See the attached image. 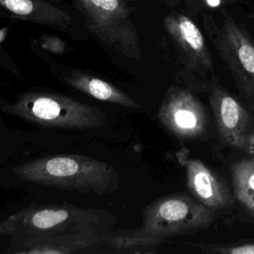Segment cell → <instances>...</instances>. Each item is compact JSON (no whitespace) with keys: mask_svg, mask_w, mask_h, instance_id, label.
I'll list each match as a JSON object with an SVG mask.
<instances>
[{"mask_svg":"<svg viewBox=\"0 0 254 254\" xmlns=\"http://www.w3.org/2000/svg\"><path fill=\"white\" fill-rule=\"evenodd\" d=\"M14 173L22 180L83 193L107 194L118 190L116 169L84 155H52L18 165Z\"/></svg>","mask_w":254,"mask_h":254,"instance_id":"cell-1","label":"cell"},{"mask_svg":"<svg viewBox=\"0 0 254 254\" xmlns=\"http://www.w3.org/2000/svg\"><path fill=\"white\" fill-rule=\"evenodd\" d=\"M115 221V216L103 209L72 204L32 205L3 219L0 236L25 238L85 231L104 235L112 231Z\"/></svg>","mask_w":254,"mask_h":254,"instance_id":"cell-2","label":"cell"},{"mask_svg":"<svg viewBox=\"0 0 254 254\" xmlns=\"http://www.w3.org/2000/svg\"><path fill=\"white\" fill-rule=\"evenodd\" d=\"M0 110L44 128L95 129L106 119L100 108L56 92L27 91L12 101L0 99Z\"/></svg>","mask_w":254,"mask_h":254,"instance_id":"cell-3","label":"cell"},{"mask_svg":"<svg viewBox=\"0 0 254 254\" xmlns=\"http://www.w3.org/2000/svg\"><path fill=\"white\" fill-rule=\"evenodd\" d=\"M206 34L227 65L240 94L254 104V43L245 29L224 14L220 22L203 13Z\"/></svg>","mask_w":254,"mask_h":254,"instance_id":"cell-4","label":"cell"},{"mask_svg":"<svg viewBox=\"0 0 254 254\" xmlns=\"http://www.w3.org/2000/svg\"><path fill=\"white\" fill-rule=\"evenodd\" d=\"M85 26L103 44L128 60L141 58L139 36L123 0H74Z\"/></svg>","mask_w":254,"mask_h":254,"instance_id":"cell-5","label":"cell"},{"mask_svg":"<svg viewBox=\"0 0 254 254\" xmlns=\"http://www.w3.org/2000/svg\"><path fill=\"white\" fill-rule=\"evenodd\" d=\"M214 219L212 209L193 196L177 193L156 199L142 210V226L146 232L170 238L207 228Z\"/></svg>","mask_w":254,"mask_h":254,"instance_id":"cell-6","label":"cell"},{"mask_svg":"<svg viewBox=\"0 0 254 254\" xmlns=\"http://www.w3.org/2000/svg\"><path fill=\"white\" fill-rule=\"evenodd\" d=\"M158 120L172 135L181 139L201 136L208 119L201 102L190 91L170 86L158 110Z\"/></svg>","mask_w":254,"mask_h":254,"instance_id":"cell-7","label":"cell"},{"mask_svg":"<svg viewBox=\"0 0 254 254\" xmlns=\"http://www.w3.org/2000/svg\"><path fill=\"white\" fill-rule=\"evenodd\" d=\"M209 103L220 140L230 147L246 152L254 132L250 112L225 89L218 86L212 88Z\"/></svg>","mask_w":254,"mask_h":254,"instance_id":"cell-8","label":"cell"},{"mask_svg":"<svg viewBox=\"0 0 254 254\" xmlns=\"http://www.w3.org/2000/svg\"><path fill=\"white\" fill-rule=\"evenodd\" d=\"M164 26L189 69L199 75L212 72V59L205 39L190 17L171 13L165 17Z\"/></svg>","mask_w":254,"mask_h":254,"instance_id":"cell-9","label":"cell"},{"mask_svg":"<svg viewBox=\"0 0 254 254\" xmlns=\"http://www.w3.org/2000/svg\"><path fill=\"white\" fill-rule=\"evenodd\" d=\"M100 241L102 235L91 231L11 238L6 253L69 254L91 247Z\"/></svg>","mask_w":254,"mask_h":254,"instance_id":"cell-10","label":"cell"},{"mask_svg":"<svg viewBox=\"0 0 254 254\" xmlns=\"http://www.w3.org/2000/svg\"><path fill=\"white\" fill-rule=\"evenodd\" d=\"M187 187L193 197L206 207L217 210L227 207L231 195L225 184L198 159L184 161Z\"/></svg>","mask_w":254,"mask_h":254,"instance_id":"cell-11","label":"cell"},{"mask_svg":"<svg viewBox=\"0 0 254 254\" xmlns=\"http://www.w3.org/2000/svg\"><path fill=\"white\" fill-rule=\"evenodd\" d=\"M51 70L62 82L97 100L117 104L130 109L140 108V105L126 92L109 81L103 80L93 74L77 68L61 65H56V67H52Z\"/></svg>","mask_w":254,"mask_h":254,"instance_id":"cell-12","label":"cell"},{"mask_svg":"<svg viewBox=\"0 0 254 254\" xmlns=\"http://www.w3.org/2000/svg\"><path fill=\"white\" fill-rule=\"evenodd\" d=\"M0 7L21 20L67 31L72 17L66 11L43 0H0Z\"/></svg>","mask_w":254,"mask_h":254,"instance_id":"cell-13","label":"cell"},{"mask_svg":"<svg viewBox=\"0 0 254 254\" xmlns=\"http://www.w3.org/2000/svg\"><path fill=\"white\" fill-rule=\"evenodd\" d=\"M102 240L112 245L118 251L154 252L168 239L150 234L141 227L137 229H123L111 231L102 235Z\"/></svg>","mask_w":254,"mask_h":254,"instance_id":"cell-14","label":"cell"},{"mask_svg":"<svg viewBox=\"0 0 254 254\" xmlns=\"http://www.w3.org/2000/svg\"><path fill=\"white\" fill-rule=\"evenodd\" d=\"M235 197L251 212L254 211V156L235 162L231 166Z\"/></svg>","mask_w":254,"mask_h":254,"instance_id":"cell-15","label":"cell"},{"mask_svg":"<svg viewBox=\"0 0 254 254\" xmlns=\"http://www.w3.org/2000/svg\"><path fill=\"white\" fill-rule=\"evenodd\" d=\"M190 245L209 254H254V243H190Z\"/></svg>","mask_w":254,"mask_h":254,"instance_id":"cell-16","label":"cell"},{"mask_svg":"<svg viewBox=\"0 0 254 254\" xmlns=\"http://www.w3.org/2000/svg\"><path fill=\"white\" fill-rule=\"evenodd\" d=\"M168 5L184 6L192 13H204L211 9L232 4L236 0H163Z\"/></svg>","mask_w":254,"mask_h":254,"instance_id":"cell-17","label":"cell"},{"mask_svg":"<svg viewBox=\"0 0 254 254\" xmlns=\"http://www.w3.org/2000/svg\"><path fill=\"white\" fill-rule=\"evenodd\" d=\"M42 46L50 52L61 54L65 51V44L59 38L54 36L44 37L42 40Z\"/></svg>","mask_w":254,"mask_h":254,"instance_id":"cell-18","label":"cell"},{"mask_svg":"<svg viewBox=\"0 0 254 254\" xmlns=\"http://www.w3.org/2000/svg\"><path fill=\"white\" fill-rule=\"evenodd\" d=\"M253 213H254V211H253Z\"/></svg>","mask_w":254,"mask_h":254,"instance_id":"cell-19","label":"cell"}]
</instances>
